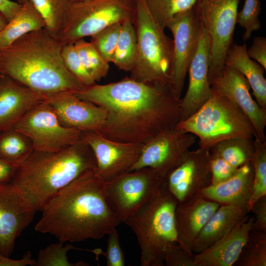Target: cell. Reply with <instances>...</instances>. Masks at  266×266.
<instances>
[{
  "instance_id": "cell-5",
  "label": "cell",
  "mask_w": 266,
  "mask_h": 266,
  "mask_svg": "<svg viewBox=\"0 0 266 266\" xmlns=\"http://www.w3.org/2000/svg\"><path fill=\"white\" fill-rule=\"evenodd\" d=\"M178 203L164 183L153 200L124 222L136 236L141 266H164L167 248L177 243L174 214Z\"/></svg>"
},
{
  "instance_id": "cell-41",
  "label": "cell",
  "mask_w": 266,
  "mask_h": 266,
  "mask_svg": "<svg viewBox=\"0 0 266 266\" xmlns=\"http://www.w3.org/2000/svg\"><path fill=\"white\" fill-rule=\"evenodd\" d=\"M107 235V248L104 254L106 259V266H125V256L120 244L119 235L116 228L112 229Z\"/></svg>"
},
{
  "instance_id": "cell-38",
  "label": "cell",
  "mask_w": 266,
  "mask_h": 266,
  "mask_svg": "<svg viewBox=\"0 0 266 266\" xmlns=\"http://www.w3.org/2000/svg\"><path fill=\"white\" fill-rule=\"evenodd\" d=\"M261 11V0H245L242 9L238 12L236 23L245 30L242 36L244 41L249 39L254 32L261 29L259 18Z\"/></svg>"
},
{
  "instance_id": "cell-24",
  "label": "cell",
  "mask_w": 266,
  "mask_h": 266,
  "mask_svg": "<svg viewBox=\"0 0 266 266\" xmlns=\"http://www.w3.org/2000/svg\"><path fill=\"white\" fill-rule=\"evenodd\" d=\"M248 212L233 205L221 204L211 216L194 241L192 251L200 253L229 233Z\"/></svg>"
},
{
  "instance_id": "cell-47",
  "label": "cell",
  "mask_w": 266,
  "mask_h": 266,
  "mask_svg": "<svg viewBox=\"0 0 266 266\" xmlns=\"http://www.w3.org/2000/svg\"><path fill=\"white\" fill-rule=\"evenodd\" d=\"M8 21L4 15L0 12V32L5 27Z\"/></svg>"
},
{
  "instance_id": "cell-10",
  "label": "cell",
  "mask_w": 266,
  "mask_h": 266,
  "mask_svg": "<svg viewBox=\"0 0 266 266\" xmlns=\"http://www.w3.org/2000/svg\"><path fill=\"white\" fill-rule=\"evenodd\" d=\"M165 179L150 167L128 171L104 182L105 196L110 206L124 222L158 195Z\"/></svg>"
},
{
  "instance_id": "cell-26",
  "label": "cell",
  "mask_w": 266,
  "mask_h": 266,
  "mask_svg": "<svg viewBox=\"0 0 266 266\" xmlns=\"http://www.w3.org/2000/svg\"><path fill=\"white\" fill-rule=\"evenodd\" d=\"M45 28V22L29 0L0 32V50L24 35Z\"/></svg>"
},
{
  "instance_id": "cell-13",
  "label": "cell",
  "mask_w": 266,
  "mask_h": 266,
  "mask_svg": "<svg viewBox=\"0 0 266 266\" xmlns=\"http://www.w3.org/2000/svg\"><path fill=\"white\" fill-rule=\"evenodd\" d=\"M201 21L194 7L174 17L166 28L173 37V63L169 85L180 98L191 61L196 52L200 38Z\"/></svg>"
},
{
  "instance_id": "cell-30",
  "label": "cell",
  "mask_w": 266,
  "mask_h": 266,
  "mask_svg": "<svg viewBox=\"0 0 266 266\" xmlns=\"http://www.w3.org/2000/svg\"><path fill=\"white\" fill-rule=\"evenodd\" d=\"M235 266H266V232L251 229Z\"/></svg>"
},
{
  "instance_id": "cell-21",
  "label": "cell",
  "mask_w": 266,
  "mask_h": 266,
  "mask_svg": "<svg viewBox=\"0 0 266 266\" xmlns=\"http://www.w3.org/2000/svg\"><path fill=\"white\" fill-rule=\"evenodd\" d=\"M220 205L200 194L189 201L178 203L174 214L177 242L193 252L194 241Z\"/></svg>"
},
{
  "instance_id": "cell-1",
  "label": "cell",
  "mask_w": 266,
  "mask_h": 266,
  "mask_svg": "<svg viewBox=\"0 0 266 266\" xmlns=\"http://www.w3.org/2000/svg\"><path fill=\"white\" fill-rule=\"evenodd\" d=\"M74 94L106 111V119L98 133L116 141L144 143L174 128L180 120L181 98L169 84L143 83L126 77L85 87Z\"/></svg>"
},
{
  "instance_id": "cell-8",
  "label": "cell",
  "mask_w": 266,
  "mask_h": 266,
  "mask_svg": "<svg viewBox=\"0 0 266 266\" xmlns=\"http://www.w3.org/2000/svg\"><path fill=\"white\" fill-rule=\"evenodd\" d=\"M135 0H87L70 2L58 38L73 44L104 28L126 21L133 23Z\"/></svg>"
},
{
  "instance_id": "cell-14",
  "label": "cell",
  "mask_w": 266,
  "mask_h": 266,
  "mask_svg": "<svg viewBox=\"0 0 266 266\" xmlns=\"http://www.w3.org/2000/svg\"><path fill=\"white\" fill-rule=\"evenodd\" d=\"M81 140L92 150L97 164L95 174L104 182L128 171L138 159L143 146L112 140L97 132H82Z\"/></svg>"
},
{
  "instance_id": "cell-22",
  "label": "cell",
  "mask_w": 266,
  "mask_h": 266,
  "mask_svg": "<svg viewBox=\"0 0 266 266\" xmlns=\"http://www.w3.org/2000/svg\"><path fill=\"white\" fill-rule=\"evenodd\" d=\"M254 220L246 215L222 238L203 252L195 254L196 266H232L245 245Z\"/></svg>"
},
{
  "instance_id": "cell-37",
  "label": "cell",
  "mask_w": 266,
  "mask_h": 266,
  "mask_svg": "<svg viewBox=\"0 0 266 266\" xmlns=\"http://www.w3.org/2000/svg\"><path fill=\"white\" fill-rule=\"evenodd\" d=\"M61 56L66 68L82 85L88 87L96 84L83 66L73 44H64Z\"/></svg>"
},
{
  "instance_id": "cell-34",
  "label": "cell",
  "mask_w": 266,
  "mask_h": 266,
  "mask_svg": "<svg viewBox=\"0 0 266 266\" xmlns=\"http://www.w3.org/2000/svg\"><path fill=\"white\" fill-rule=\"evenodd\" d=\"M255 151L251 163L254 170L252 194L248 211L253 204L266 195V141L254 137Z\"/></svg>"
},
{
  "instance_id": "cell-25",
  "label": "cell",
  "mask_w": 266,
  "mask_h": 266,
  "mask_svg": "<svg viewBox=\"0 0 266 266\" xmlns=\"http://www.w3.org/2000/svg\"><path fill=\"white\" fill-rule=\"evenodd\" d=\"M224 64L244 75L252 89L256 101L261 108L266 109V80L264 75L266 70L248 57L246 44L233 43L227 52Z\"/></svg>"
},
{
  "instance_id": "cell-40",
  "label": "cell",
  "mask_w": 266,
  "mask_h": 266,
  "mask_svg": "<svg viewBox=\"0 0 266 266\" xmlns=\"http://www.w3.org/2000/svg\"><path fill=\"white\" fill-rule=\"evenodd\" d=\"M211 184L224 182L233 176L239 168L235 167L221 157L210 153Z\"/></svg>"
},
{
  "instance_id": "cell-6",
  "label": "cell",
  "mask_w": 266,
  "mask_h": 266,
  "mask_svg": "<svg viewBox=\"0 0 266 266\" xmlns=\"http://www.w3.org/2000/svg\"><path fill=\"white\" fill-rule=\"evenodd\" d=\"M133 25L137 39L135 62L130 77L146 83L169 84L173 42L151 14L146 0H135Z\"/></svg>"
},
{
  "instance_id": "cell-29",
  "label": "cell",
  "mask_w": 266,
  "mask_h": 266,
  "mask_svg": "<svg viewBox=\"0 0 266 266\" xmlns=\"http://www.w3.org/2000/svg\"><path fill=\"white\" fill-rule=\"evenodd\" d=\"M136 52L134 25L132 21H126L122 24L112 63L120 70L130 72L135 62Z\"/></svg>"
},
{
  "instance_id": "cell-23",
  "label": "cell",
  "mask_w": 266,
  "mask_h": 266,
  "mask_svg": "<svg viewBox=\"0 0 266 266\" xmlns=\"http://www.w3.org/2000/svg\"><path fill=\"white\" fill-rule=\"evenodd\" d=\"M254 177L251 162L239 167L237 172L229 179L210 185L202 189L200 194L220 204L240 207L249 212Z\"/></svg>"
},
{
  "instance_id": "cell-9",
  "label": "cell",
  "mask_w": 266,
  "mask_h": 266,
  "mask_svg": "<svg viewBox=\"0 0 266 266\" xmlns=\"http://www.w3.org/2000/svg\"><path fill=\"white\" fill-rule=\"evenodd\" d=\"M240 0H199L195 6L209 43L210 84L222 72L232 45Z\"/></svg>"
},
{
  "instance_id": "cell-36",
  "label": "cell",
  "mask_w": 266,
  "mask_h": 266,
  "mask_svg": "<svg viewBox=\"0 0 266 266\" xmlns=\"http://www.w3.org/2000/svg\"><path fill=\"white\" fill-rule=\"evenodd\" d=\"M121 25L118 23L112 24L91 36V43L109 63L113 60Z\"/></svg>"
},
{
  "instance_id": "cell-15",
  "label": "cell",
  "mask_w": 266,
  "mask_h": 266,
  "mask_svg": "<svg viewBox=\"0 0 266 266\" xmlns=\"http://www.w3.org/2000/svg\"><path fill=\"white\" fill-rule=\"evenodd\" d=\"M209 150L200 148L189 151L182 162L166 177L165 185L178 203L200 194L211 184Z\"/></svg>"
},
{
  "instance_id": "cell-12",
  "label": "cell",
  "mask_w": 266,
  "mask_h": 266,
  "mask_svg": "<svg viewBox=\"0 0 266 266\" xmlns=\"http://www.w3.org/2000/svg\"><path fill=\"white\" fill-rule=\"evenodd\" d=\"M196 141L195 135L175 127L164 131L143 143L138 159L129 171L148 167L166 177L182 162Z\"/></svg>"
},
{
  "instance_id": "cell-46",
  "label": "cell",
  "mask_w": 266,
  "mask_h": 266,
  "mask_svg": "<svg viewBox=\"0 0 266 266\" xmlns=\"http://www.w3.org/2000/svg\"><path fill=\"white\" fill-rule=\"evenodd\" d=\"M22 4L10 0H0V12L2 13L8 22L21 9Z\"/></svg>"
},
{
  "instance_id": "cell-19",
  "label": "cell",
  "mask_w": 266,
  "mask_h": 266,
  "mask_svg": "<svg viewBox=\"0 0 266 266\" xmlns=\"http://www.w3.org/2000/svg\"><path fill=\"white\" fill-rule=\"evenodd\" d=\"M49 102L61 124L83 132H98L107 117L102 107L67 93L53 98Z\"/></svg>"
},
{
  "instance_id": "cell-16",
  "label": "cell",
  "mask_w": 266,
  "mask_h": 266,
  "mask_svg": "<svg viewBox=\"0 0 266 266\" xmlns=\"http://www.w3.org/2000/svg\"><path fill=\"white\" fill-rule=\"evenodd\" d=\"M36 212L11 183L0 186V253L10 257Z\"/></svg>"
},
{
  "instance_id": "cell-43",
  "label": "cell",
  "mask_w": 266,
  "mask_h": 266,
  "mask_svg": "<svg viewBox=\"0 0 266 266\" xmlns=\"http://www.w3.org/2000/svg\"><path fill=\"white\" fill-rule=\"evenodd\" d=\"M250 211L254 217L252 229L266 232V195L253 204Z\"/></svg>"
},
{
  "instance_id": "cell-33",
  "label": "cell",
  "mask_w": 266,
  "mask_h": 266,
  "mask_svg": "<svg viewBox=\"0 0 266 266\" xmlns=\"http://www.w3.org/2000/svg\"><path fill=\"white\" fill-rule=\"evenodd\" d=\"M199 0H146L156 21L165 29L176 16L192 10Z\"/></svg>"
},
{
  "instance_id": "cell-27",
  "label": "cell",
  "mask_w": 266,
  "mask_h": 266,
  "mask_svg": "<svg viewBox=\"0 0 266 266\" xmlns=\"http://www.w3.org/2000/svg\"><path fill=\"white\" fill-rule=\"evenodd\" d=\"M255 151L254 138L234 137L221 141L209 150L233 166L239 168L251 162Z\"/></svg>"
},
{
  "instance_id": "cell-7",
  "label": "cell",
  "mask_w": 266,
  "mask_h": 266,
  "mask_svg": "<svg viewBox=\"0 0 266 266\" xmlns=\"http://www.w3.org/2000/svg\"><path fill=\"white\" fill-rule=\"evenodd\" d=\"M175 128L198 136L199 147L208 150L223 140L256 136L252 123L244 113L212 90L203 105L188 118L179 121Z\"/></svg>"
},
{
  "instance_id": "cell-42",
  "label": "cell",
  "mask_w": 266,
  "mask_h": 266,
  "mask_svg": "<svg viewBox=\"0 0 266 266\" xmlns=\"http://www.w3.org/2000/svg\"><path fill=\"white\" fill-rule=\"evenodd\" d=\"M248 57L256 61L266 69V38L256 36L253 38L251 46L247 49Z\"/></svg>"
},
{
  "instance_id": "cell-49",
  "label": "cell",
  "mask_w": 266,
  "mask_h": 266,
  "mask_svg": "<svg viewBox=\"0 0 266 266\" xmlns=\"http://www.w3.org/2000/svg\"><path fill=\"white\" fill-rule=\"evenodd\" d=\"M27 0H17V2H18L19 3L23 4Z\"/></svg>"
},
{
  "instance_id": "cell-48",
  "label": "cell",
  "mask_w": 266,
  "mask_h": 266,
  "mask_svg": "<svg viewBox=\"0 0 266 266\" xmlns=\"http://www.w3.org/2000/svg\"><path fill=\"white\" fill-rule=\"evenodd\" d=\"M85 0H69V1L70 2H80V1H85Z\"/></svg>"
},
{
  "instance_id": "cell-39",
  "label": "cell",
  "mask_w": 266,
  "mask_h": 266,
  "mask_svg": "<svg viewBox=\"0 0 266 266\" xmlns=\"http://www.w3.org/2000/svg\"><path fill=\"white\" fill-rule=\"evenodd\" d=\"M195 254L185 250L181 245L175 243L169 245L164 256L166 266H196Z\"/></svg>"
},
{
  "instance_id": "cell-4",
  "label": "cell",
  "mask_w": 266,
  "mask_h": 266,
  "mask_svg": "<svg viewBox=\"0 0 266 266\" xmlns=\"http://www.w3.org/2000/svg\"><path fill=\"white\" fill-rule=\"evenodd\" d=\"M90 147L81 139L57 152L33 150L19 165L11 183L36 211L58 191L82 174L95 171Z\"/></svg>"
},
{
  "instance_id": "cell-32",
  "label": "cell",
  "mask_w": 266,
  "mask_h": 266,
  "mask_svg": "<svg viewBox=\"0 0 266 266\" xmlns=\"http://www.w3.org/2000/svg\"><path fill=\"white\" fill-rule=\"evenodd\" d=\"M74 46L85 68L96 82L105 78L109 69L107 62L91 42L84 38L75 41Z\"/></svg>"
},
{
  "instance_id": "cell-3",
  "label": "cell",
  "mask_w": 266,
  "mask_h": 266,
  "mask_svg": "<svg viewBox=\"0 0 266 266\" xmlns=\"http://www.w3.org/2000/svg\"><path fill=\"white\" fill-rule=\"evenodd\" d=\"M64 45L45 28L30 32L0 50V74L51 99L75 94L85 86L65 66Z\"/></svg>"
},
{
  "instance_id": "cell-11",
  "label": "cell",
  "mask_w": 266,
  "mask_h": 266,
  "mask_svg": "<svg viewBox=\"0 0 266 266\" xmlns=\"http://www.w3.org/2000/svg\"><path fill=\"white\" fill-rule=\"evenodd\" d=\"M14 128L31 139L34 150L41 152L62 150L79 141L82 134L63 126L49 101L33 107Z\"/></svg>"
},
{
  "instance_id": "cell-2",
  "label": "cell",
  "mask_w": 266,
  "mask_h": 266,
  "mask_svg": "<svg viewBox=\"0 0 266 266\" xmlns=\"http://www.w3.org/2000/svg\"><path fill=\"white\" fill-rule=\"evenodd\" d=\"M104 182L91 171L61 189L41 208L35 230L63 243L107 235L122 221L106 199Z\"/></svg>"
},
{
  "instance_id": "cell-28",
  "label": "cell",
  "mask_w": 266,
  "mask_h": 266,
  "mask_svg": "<svg viewBox=\"0 0 266 266\" xmlns=\"http://www.w3.org/2000/svg\"><path fill=\"white\" fill-rule=\"evenodd\" d=\"M33 150L31 139L14 127L0 132V157L20 165Z\"/></svg>"
},
{
  "instance_id": "cell-18",
  "label": "cell",
  "mask_w": 266,
  "mask_h": 266,
  "mask_svg": "<svg viewBox=\"0 0 266 266\" xmlns=\"http://www.w3.org/2000/svg\"><path fill=\"white\" fill-rule=\"evenodd\" d=\"M201 24L198 45L188 70V87L184 97L181 99L180 121L185 120L196 113L212 95L208 79L209 43L201 22Z\"/></svg>"
},
{
  "instance_id": "cell-17",
  "label": "cell",
  "mask_w": 266,
  "mask_h": 266,
  "mask_svg": "<svg viewBox=\"0 0 266 266\" xmlns=\"http://www.w3.org/2000/svg\"><path fill=\"white\" fill-rule=\"evenodd\" d=\"M211 90L230 100L248 118L261 141H266V109L261 108L251 97L250 85L237 69L225 66L222 73L211 84Z\"/></svg>"
},
{
  "instance_id": "cell-45",
  "label": "cell",
  "mask_w": 266,
  "mask_h": 266,
  "mask_svg": "<svg viewBox=\"0 0 266 266\" xmlns=\"http://www.w3.org/2000/svg\"><path fill=\"white\" fill-rule=\"evenodd\" d=\"M35 260L32 258V254L29 251L19 260L11 259L0 253V266H35Z\"/></svg>"
},
{
  "instance_id": "cell-20",
  "label": "cell",
  "mask_w": 266,
  "mask_h": 266,
  "mask_svg": "<svg viewBox=\"0 0 266 266\" xmlns=\"http://www.w3.org/2000/svg\"><path fill=\"white\" fill-rule=\"evenodd\" d=\"M51 99L0 74V132L14 127L28 112Z\"/></svg>"
},
{
  "instance_id": "cell-35",
  "label": "cell",
  "mask_w": 266,
  "mask_h": 266,
  "mask_svg": "<svg viewBox=\"0 0 266 266\" xmlns=\"http://www.w3.org/2000/svg\"><path fill=\"white\" fill-rule=\"evenodd\" d=\"M63 243L51 244L39 251L35 266H86L88 264L78 262L72 263L68 261L67 253L72 249H79L69 243L63 246Z\"/></svg>"
},
{
  "instance_id": "cell-44",
  "label": "cell",
  "mask_w": 266,
  "mask_h": 266,
  "mask_svg": "<svg viewBox=\"0 0 266 266\" xmlns=\"http://www.w3.org/2000/svg\"><path fill=\"white\" fill-rule=\"evenodd\" d=\"M19 165L0 157V186L11 183L14 179Z\"/></svg>"
},
{
  "instance_id": "cell-31",
  "label": "cell",
  "mask_w": 266,
  "mask_h": 266,
  "mask_svg": "<svg viewBox=\"0 0 266 266\" xmlns=\"http://www.w3.org/2000/svg\"><path fill=\"white\" fill-rule=\"evenodd\" d=\"M42 17L45 28L58 37L70 2L69 0H29Z\"/></svg>"
}]
</instances>
